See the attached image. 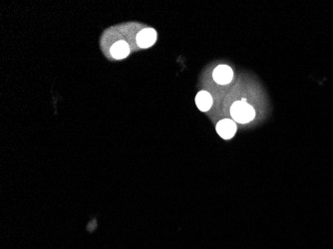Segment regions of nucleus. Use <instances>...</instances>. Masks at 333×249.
Wrapping results in <instances>:
<instances>
[{
  "label": "nucleus",
  "instance_id": "20e7f679",
  "mask_svg": "<svg viewBox=\"0 0 333 249\" xmlns=\"http://www.w3.org/2000/svg\"><path fill=\"white\" fill-rule=\"evenodd\" d=\"M157 31L153 28H145L137 35V44L141 48H149L153 46L157 40Z\"/></svg>",
  "mask_w": 333,
  "mask_h": 249
},
{
  "label": "nucleus",
  "instance_id": "f03ea898",
  "mask_svg": "<svg viewBox=\"0 0 333 249\" xmlns=\"http://www.w3.org/2000/svg\"><path fill=\"white\" fill-rule=\"evenodd\" d=\"M218 134L220 135V137H222V139L224 140H230L232 139L236 133H237V124L234 120H230V119H223L222 121H220L217 128H216Z\"/></svg>",
  "mask_w": 333,
  "mask_h": 249
},
{
  "label": "nucleus",
  "instance_id": "f257e3e1",
  "mask_svg": "<svg viewBox=\"0 0 333 249\" xmlns=\"http://www.w3.org/2000/svg\"><path fill=\"white\" fill-rule=\"evenodd\" d=\"M231 116L236 123L247 124L256 118V110L244 100H241L232 105Z\"/></svg>",
  "mask_w": 333,
  "mask_h": 249
},
{
  "label": "nucleus",
  "instance_id": "7ed1b4c3",
  "mask_svg": "<svg viewBox=\"0 0 333 249\" xmlns=\"http://www.w3.org/2000/svg\"><path fill=\"white\" fill-rule=\"evenodd\" d=\"M213 78L216 83L220 85H226L232 82L234 78V72L227 65H220L213 72Z\"/></svg>",
  "mask_w": 333,
  "mask_h": 249
},
{
  "label": "nucleus",
  "instance_id": "423d86ee",
  "mask_svg": "<svg viewBox=\"0 0 333 249\" xmlns=\"http://www.w3.org/2000/svg\"><path fill=\"white\" fill-rule=\"evenodd\" d=\"M129 52V45L123 40L116 42L111 47V55L113 58L118 60L126 58Z\"/></svg>",
  "mask_w": 333,
  "mask_h": 249
},
{
  "label": "nucleus",
  "instance_id": "39448f33",
  "mask_svg": "<svg viewBox=\"0 0 333 249\" xmlns=\"http://www.w3.org/2000/svg\"><path fill=\"white\" fill-rule=\"evenodd\" d=\"M197 107L202 112H207L213 106V97L206 91H201L196 96Z\"/></svg>",
  "mask_w": 333,
  "mask_h": 249
}]
</instances>
